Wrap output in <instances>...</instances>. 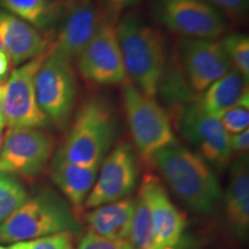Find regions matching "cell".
<instances>
[{"label":"cell","mask_w":249,"mask_h":249,"mask_svg":"<svg viewBox=\"0 0 249 249\" xmlns=\"http://www.w3.org/2000/svg\"><path fill=\"white\" fill-rule=\"evenodd\" d=\"M127 79L145 96L155 98L166 70V43L160 31L135 12H126L116 24Z\"/></svg>","instance_id":"6da1fadb"},{"label":"cell","mask_w":249,"mask_h":249,"mask_svg":"<svg viewBox=\"0 0 249 249\" xmlns=\"http://www.w3.org/2000/svg\"><path fill=\"white\" fill-rule=\"evenodd\" d=\"M151 161L189 209L203 214L216 211L222 188L216 173L197 152L176 142L156 152Z\"/></svg>","instance_id":"7a4b0ae2"},{"label":"cell","mask_w":249,"mask_h":249,"mask_svg":"<svg viewBox=\"0 0 249 249\" xmlns=\"http://www.w3.org/2000/svg\"><path fill=\"white\" fill-rule=\"evenodd\" d=\"M116 134V113L107 99H87L54 156L71 164L99 166L113 144Z\"/></svg>","instance_id":"3957f363"},{"label":"cell","mask_w":249,"mask_h":249,"mask_svg":"<svg viewBox=\"0 0 249 249\" xmlns=\"http://www.w3.org/2000/svg\"><path fill=\"white\" fill-rule=\"evenodd\" d=\"M76 214L68 202L53 192L28 197L11 217L0 224V242L17 244L57 233L79 232Z\"/></svg>","instance_id":"277c9868"},{"label":"cell","mask_w":249,"mask_h":249,"mask_svg":"<svg viewBox=\"0 0 249 249\" xmlns=\"http://www.w3.org/2000/svg\"><path fill=\"white\" fill-rule=\"evenodd\" d=\"M123 104L130 135L143 160H151L156 152L177 142L167 112L129 81L123 85Z\"/></svg>","instance_id":"5b68a950"},{"label":"cell","mask_w":249,"mask_h":249,"mask_svg":"<svg viewBox=\"0 0 249 249\" xmlns=\"http://www.w3.org/2000/svg\"><path fill=\"white\" fill-rule=\"evenodd\" d=\"M35 90L38 107L50 123L66 129L76 103L77 82L73 62L52 52L37 71Z\"/></svg>","instance_id":"8992f818"},{"label":"cell","mask_w":249,"mask_h":249,"mask_svg":"<svg viewBox=\"0 0 249 249\" xmlns=\"http://www.w3.org/2000/svg\"><path fill=\"white\" fill-rule=\"evenodd\" d=\"M48 53L49 49L24 62L5 82L2 113L7 128H44L50 123L38 107L35 90L36 74Z\"/></svg>","instance_id":"52a82bcc"},{"label":"cell","mask_w":249,"mask_h":249,"mask_svg":"<svg viewBox=\"0 0 249 249\" xmlns=\"http://www.w3.org/2000/svg\"><path fill=\"white\" fill-rule=\"evenodd\" d=\"M155 18L182 38L217 39L225 33L226 18L204 0H155Z\"/></svg>","instance_id":"ba28073f"},{"label":"cell","mask_w":249,"mask_h":249,"mask_svg":"<svg viewBox=\"0 0 249 249\" xmlns=\"http://www.w3.org/2000/svg\"><path fill=\"white\" fill-rule=\"evenodd\" d=\"M53 149V136L44 129L7 128L0 150V172L36 178L49 164Z\"/></svg>","instance_id":"9c48e42d"},{"label":"cell","mask_w":249,"mask_h":249,"mask_svg":"<svg viewBox=\"0 0 249 249\" xmlns=\"http://www.w3.org/2000/svg\"><path fill=\"white\" fill-rule=\"evenodd\" d=\"M77 70L95 86H123L128 81L118 42L116 24L104 21L76 59Z\"/></svg>","instance_id":"30bf717a"},{"label":"cell","mask_w":249,"mask_h":249,"mask_svg":"<svg viewBox=\"0 0 249 249\" xmlns=\"http://www.w3.org/2000/svg\"><path fill=\"white\" fill-rule=\"evenodd\" d=\"M138 177L135 151L127 142L119 143L101 163L97 179L87 197L85 208L93 209L128 197L135 188Z\"/></svg>","instance_id":"8fae6325"},{"label":"cell","mask_w":249,"mask_h":249,"mask_svg":"<svg viewBox=\"0 0 249 249\" xmlns=\"http://www.w3.org/2000/svg\"><path fill=\"white\" fill-rule=\"evenodd\" d=\"M104 21L107 18L95 0L65 2L57 22V34L50 43V50L73 62Z\"/></svg>","instance_id":"7c38bea8"},{"label":"cell","mask_w":249,"mask_h":249,"mask_svg":"<svg viewBox=\"0 0 249 249\" xmlns=\"http://www.w3.org/2000/svg\"><path fill=\"white\" fill-rule=\"evenodd\" d=\"M179 129L208 164L223 169L231 160L230 134L218 118L204 111L198 102H191L181 108Z\"/></svg>","instance_id":"4fadbf2b"},{"label":"cell","mask_w":249,"mask_h":249,"mask_svg":"<svg viewBox=\"0 0 249 249\" xmlns=\"http://www.w3.org/2000/svg\"><path fill=\"white\" fill-rule=\"evenodd\" d=\"M179 53L186 79L195 92H204L232 68L217 39L182 38Z\"/></svg>","instance_id":"5bb4252c"},{"label":"cell","mask_w":249,"mask_h":249,"mask_svg":"<svg viewBox=\"0 0 249 249\" xmlns=\"http://www.w3.org/2000/svg\"><path fill=\"white\" fill-rule=\"evenodd\" d=\"M140 191L150 210L156 249H178L186 229L185 216L171 201L157 177L145 176Z\"/></svg>","instance_id":"9a60e30c"},{"label":"cell","mask_w":249,"mask_h":249,"mask_svg":"<svg viewBox=\"0 0 249 249\" xmlns=\"http://www.w3.org/2000/svg\"><path fill=\"white\" fill-rule=\"evenodd\" d=\"M0 43L11 64L21 66L45 52L51 40L37 28L0 9Z\"/></svg>","instance_id":"2e32d148"},{"label":"cell","mask_w":249,"mask_h":249,"mask_svg":"<svg viewBox=\"0 0 249 249\" xmlns=\"http://www.w3.org/2000/svg\"><path fill=\"white\" fill-rule=\"evenodd\" d=\"M99 166L71 164L53 156L50 174L53 182L67 198L76 217L85 208L87 197L97 179Z\"/></svg>","instance_id":"e0dca14e"},{"label":"cell","mask_w":249,"mask_h":249,"mask_svg":"<svg viewBox=\"0 0 249 249\" xmlns=\"http://www.w3.org/2000/svg\"><path fill=\"white\" fill-rule=\"evenodd\" d=\"M225 213L232 231L246 239L249 230V166L248 155L242 154L231 169L225 196Z\"/></svg>","instance_id":"ac0fdd59"},{"label":"cell","mask_w":249,"mask_h":249,"mask_svg":"<svg viewBox=\"0 0 249 249\" xmlns=\"http://www.w3.org/2000/svg\"><path fill=\"white\" fill-rule=\"evenodd\" d=\"M135 200L130 197L93 208L86 220L91 233L108 240H128Z\"/></svg>","instance_id":"d6986e66"},{"label":"cell","mask_w":249,"mask_h":249,"mask_svg":"<svg viewBox=\"0 0 249 249\" xmlns=\"http://www.w3.org/2000/svg\"><path fill=\"white\" fill-rule=\"evenodd\" d=\"M248 81L240 71L231 68L203 92L200 105L213 116L233 107H249Z\"/></svg>","instance_id":"ffe728a7"},{"label":"cell","mask_w":249,"mask_h":249,"mask_svg":"<svg viewBox=\"0 0 249 249\" xmlns=\"http://www.w3.org/2000/svg\"><path fill=\"white\" fill-rule=\"evenodd\" d=\"M64 4L60 0H0V9L14 15L37 29L54 26Z\"/></svg>","instance_id":"44dd1931"},{"label":"cell","mask_w":249,"mask_h":249,"mask_svg":"<svg viewBox=\"0 0 249 249\" xmlns=\"http://www.w3.org/2000/svg\"><path fill=\"white\" fill-rule=\"evenodd\" d=\"M128 239L135 249H156L150 210L140 189L135 198V210Z\"/></svg>","instance_id":"7402d4cb"},{"label":"cell","mask_w":249,"mask_h":249,"mask_svg":"<svg viewBox=\"0 0 249 249\" xmlns=\"http://www.w3.org/2000/svg\"><path fill=\"white\" fill-rule=\"evenodd\" d=\"M28 193L18 177L0 172V224L28 200Z\"/></svg>","instance_id":"603a6c76"},{"label":"cell","mask_w":249,"mask_h":249,"mask_svg":"<svg viewBox=\"0 0 249 249\" xmlns=\"http://www.w3.org/2000/svg\"><path fill=\"white\" fill-rule=\"evenodd\" d=\"M232 67L249 80V37L242 33L225 35L219 40Z\"/></svg>","instance_id":"cb8c5ba5"},{"label":"cell","mask_w":249,"mask_h":249,"mask_svg":"<svg viewBox=\"0 0 249 249\" xmlns=\"http://www.w3.org/2000/svg\"><path fill=\"white\" fill-rule=\"evenodd\" d=\"M71 233L62 232L35 240L21 241L11 246L12 249H74Z\"/></svg>","instance_id":"d4e9b609"},{"label":"cell","mask_w":249,"mask_h":249,"mask_svg":"<svg viewBox=\"0 0 249 249\" xmlns=\"http://www.w3.org/2000/svg\"><path fill=\"white\" fill-rule=\"evenodd\" d=\"M216 117L230 135L249 129V107H230Z\"/></svg>","instance_id":"484cf974"},{"label":"cell","mask_w":249,"mask_h":249,"mask_svg":"<svg viewBox=\"0 0 249 249\" xmlns=\"http://www.w3.org/2000/svg\"><path fill=\"white\" fill-rule=\"evenodd\" d=\"M141 1L142 0H99V6L108 22L117 24L123 14Z\"/></svg>","instance_id":"4316f807"},{"label":"cell","mask_w":249,"mask_h":249,"mask_svg":"<svg viewBox=\"0 0 249 249\" xmlns=\"http://www.w3.org/2000/svg\"><path fill=\"white\" fill-rule=\"evenodd\" d=\"M77 249H135L128 240H108L89 232L83 236Z\"/></svg>","instance_id":"83f0119b"},{"label":"cell","mask_w":249,"mask_h":249,"mask_svg":"<svg viewBox=\"0 0 249 249\" xmlns=\"http://www.w3.org/2000/svg\"><path fill=\"white\" fill-rule=\"evenodd\" d=\"M222 13L224 17L244 18L248 13L249 0H204Z\"/></svg>","instance_id":"f1b7e54d"},{"label":"cell","mask_w":249,"mask_h":249,"mask_svg":"<svg viewBox=\"0 0 249 249\" xmlns=\"http://www.w3.org/2000/svg\"><path fill=\"white\" fill-rule=\"evenodd\" d=\"M230 147L232 154H247L249 149V129L230 135Z\"/></svg>","instance_id":"f546056e"},{"label":"cell","mask_w":249,"mask_h":249,"mask_svg":"<svg viewBox=\"0 0 249 249\" xmlns=\"http://www.w3.org/2000/svg\"><path fill=\"white\" fill-rule=\"evenodd\" d=\"M11 60L5 52H0V83H5L11 70Z\"/></svg>","instance_id":"4dcf8cb0"},{"label":"cell","mask_w":249,"mask_h":249,"mask_svg":"<svg viewBox=\"0 0 249 249\" xmlns=\"http://www.w3.org/2000/svg\"><path fill=\"white\" fill-rule=\"evenodd\" d=\"M5 127H6V124H5V120L4 119H0V150H1V147H2V142H4V136H5Z\"/></svg>","instance_id":"1f68e13d"},{"label":"cell","mask_w":249,"mask_h":249,"mask_svg":"<svg viewBox=\"0 0 249 249\" xmlns=\"http://www.w3.org/2000/svg\"><path fill=\"white\" fill-rule=\"evenodd\" d=\"M4 85L0 83V119H4V113H2V99H4Z\"/></svg>","instance_id":"d6a6232c"},{"label":"cell","mask_w":249,"mask_h":249,"mask_svg":"<svg viewBox=\"0 0 249 249\" xmlns=\"http://www.w3.org/2000/svg\"><path fill=\"white\" fill-rule=\"evenodd\" d=\"M0 52H5V51H4V49H2V45H1V43H0Z\"/></svg>","instance_id":"836d02e7"},{"label":"cell","mask_w":249,"mask_h":249,"mask_svg":"<svg viewBox=\"0 0 249 249\" xmlns=\"http://www.w3.org/2000/svg\"><path fill=\"white\" fill-rule=\"evenodd\" d=\"M0 249H12L11 247H2V246H0Z\"/></svg>","instance_id":"e575fe53"},{"label":"cell","mask_w":249,"mask_h":249,"mask_svg":"<svg viewBox=\"0 0 249 249\" xmlns=\"http://www.w3.org/2000/svg\"><path fill=\"white\" fill-rule=\"evenodd\" d=\"M60 1L62 2V4H65V2H67V1H70V0H60Z\"/></svg>","instance_id":"d590c367"}]
</instances>
